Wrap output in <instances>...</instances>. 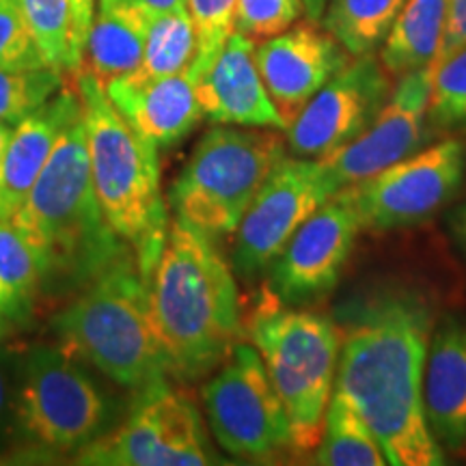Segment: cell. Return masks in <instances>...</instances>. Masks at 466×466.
Masks as SVG:
<instances>
[{"instance_id": "cell-20", "label": "cell", "mask_w": 466, "mask_h": 466, "mask_svg": "<svg viewBox=\"0 0 466 466\" xmlns=\"http://www.w3.org/2000/svg\"><path fill=\"white\" fill-rule=\"evenodd\" d=\"M423 406L441 445H466V324L445 319L430 341L423 376Z\"/></svg>"}, {"instance_id": "cell-39", "label": "cell", "mask_w": 466, "mask_h": 466, "mask_svg": "<svg viewBox=\"0 0 466 466\" xmlns=\"http://www.w3.org/2000/svg\"><path fill=\"white\" fill-rule=\"evenodd\" d=\"M11 134H14V126L7 124V121H0V158H3L5 149H7Z\"/></svg>"}, {"instance_id": "cell-34", "label": "cell", "mask_w": 466, "mask_h": 466, "mask_svg": "<svg viewBox=\"0 0 466 466\" xmlns=\"http://www.w3.org/2000/svg\"><path fill=\"white\" fill-rule=\"evenodd\" d=\"M466 48V0H447V20L442 31V42L430 69Z\"/></svg>"}, {"instance_id": "cell-37", "label": "cell", "mask_w": 466, "mask_h": 466, "mask_svg": "<svg viewBox=\"0 0 466 466\" xmlns=\"http://www.w3.org/2000/svg\"><path fill=\"white\" fill-rule=\"evenodd\" d=\"M302 5H305V14H307L309 20L319 22V20H322L329 0H302Z\"/></svg>"}, {"instance_id": "cell-14", "label": "cell", "mask_w": 466, "mask_h": 466, "mask_svg": "<svg viewBox=\"0 0 466 466\" xmlns=\"http://www.w3.org/2000/svg\"><path fill=\"white\" fill-rule=\"evenodd\" d=\"M391 76L374 55L354 56L319 89L288 130V149L300 158H324L359 138L391 96Z\"/></svg>"}, {"instance_id": "cell-15", "label": "cell", "mask_w": 466, "mask_h": 466, "mask_svg": "<svg viewBox=\"0 0 466 466\" xmlns=\"http://www.w3.org/2000/svg\"><path fill=\"white\" fill-rule=\"evenodd\" d=\"M430 93V67L401 76L374 124L346 147L324 156L322 160L341 188L363 182L421 147L428 137Z\"/></svg>"}, {"instance_id": "cell-8", "label": "cell", "mask_w": 466, "mask_h": 466, "mask_svg": "<svg viewBox=\"0 0 466 466\" xmlns=\"http://www.w3.org/2000/svg\"><path fill=\"white\" fill-rule=\"evenodd\" d=\"M288 156V141L268 127L217 126L195 145L168 190L175 218L218 238L236 233L255 195Z\"/></svg>"}, {"instance_id": "cell-35", "label": "cell", "mask_w": 466, "mask_h": 466, "mask_svg": "<svg viewBox=\"0 0 466 466\" xmlns=\"http://www.w3.org/2000/svg\"><path fill=\"white\" fill-rule=\"evenodd\" d=\"M69 3H72V52L80 72L85 44L89 37L93 17H96V0H69Z\"/></svg>"}, {"instance_id": "cell-28", "label": "cell", "mask_w": 466, "mask_h": 466, "mask_svg": "<svg viewBox=\"0 0 466 466\" xmlns=\"http://www.w3.org/2000/svg\"><path fill=\"white\" fill-rule=\"evenodd\" d=\"M63 80L52 67L0 69V121L17 126L61 91Z\"/></svg>"}, {"instance_id": "cell-6", "label": "cell", "mask_w": 466, "mask_h": 466, "mask_svg": "<svg viewBox=\"0 0 466 466\" xmlns=\"http://www.w3.org/2000/svg\"><path fill=\"white\" fill-rule=\"evenodd\" d=\"M121 408L85 360L61 343L20 352L15 371V441L9 456H78L119 423Z\"/></svg>"}, {"instance_id": "cell-12", "label": "cell", "mask_w": 466, "mask_h": 466, "mask_svg": "<svg viewBox=\"0 0 466 466\" xmlns=\"http://www.w3.org/2000/svg\"><path fill=\"white\" fill-rule=\"evenodd\" d=\"M464 171L466 145L445 138L348 188L365 231H393L439 212L462 186Z\"/></svg>"}, {"instance_id": "cell-18", "label": "cell", "mask_w": 466, "mask_h": 466, "mask_svg": "<svg viewBox=\"0 0 466 466\" xmlns=\"http://www.w3.org/2000/svg\"><path fill=\"white\" fill-rule=\"evenodd\" d=\"M104 91L126 124L158 151L184 141L203 119L190 69L145 83L116 78L104 85Z\"/></svg>"}, {"instance_id": "cell-38", "label": "cell", "mask_w": 466, "mask_h": 466, "mask_svg": "<svg viewBox=\"0 0 466 466\" xmlns=\"http://www.w3.org/2000/svg\"><path fill=\"white\" fill-rule=\"evenodd\" d=\"M15 329H17V324L11 322L5 313H0V346H3V343L7 341L11 335H14Z\"/></svg>"}, {"instance_id": "cell-24", "label": "cell", "mask_w": 466, "mask_h": 466, "mask_svg": "<svg viewBox=\"0 0 466 466\" xmlns=\"http://www.w3.org/2000/svg\"><path fill=\"white\" fill-rule=\"evenodd\" d=\"M406 0H329L319 20L352 56L376 55Z\"/></svg>"}, {"instance_id": "cell-40", "label": "cell", "mask_w": 466, "mask_h": 466, "mask_svg": "<svg viewBox=\"0 0 466 466\" xmlns=\"http://www.w3.org/2000/svg\"><path fill=\"white\" fill-rule=\"evenodd\" d=\"M453 223H456L458 236L462 238L464 244H466V203L456 212V218H453Z\"/></svg>"}, {"instance_id": "cell-17", "label": "cell", "mask_w": 466, "mask_h": 466, "mask_svg": "<svg viewBox=\"0 0 466 466\" xmlns=\"http://www.w3.org/2000/svg\"><path fill=\"white\" fill-rule=\"evenodd\" d=\"M203 116L217 126L268 127L285 132L255 61V42L233 31L212 67L197 80Z\"/></svg>"}, {"instance_id": "cell-3", "label": "cell", "mask_w": 466, "mask_h": 466, "mask_svg": "<svg viewBox=\"0 0 466 466\" xmlns=\"http://www.w3.org/2000/svg\"><path fill=\"white\" fill-rule=\"evenodd\" d=\"M149 299L175 380L209 376L240 343L244 319L233 268L212 238L177 218L168 225Z\"/></svg>"}, {"instance_id": "cell-26", "label": "cell", "mask_w": 466, "mask_h": 466, "mask_svg": "<svg viewBox=\"0 0 466 466\" xmlns=\"http://www.w3.org/2000/svg\"><path fill=\"white\" fill-rule=\"evenodd\" d=\"M39 46L44 63L63 76L78 74L72 52V3L69 0H17Z\"/></svg>"}, {"instance_id": "cell-7", "label": "cell", "mask_w": 466, "mask_h": 466, "mask_svg": "<svg viewBox=\"0 0 466 466\" xmlns=\"http://www.w3.org/2000/svg\"><path fill=\"white\" fill-rule=\"evenodd\" d=\"M247 335L288 410L291 451L313 453L335 389L339 326L324 313L285 307L266 289L247 319Z\"/></svg>"}, {"instance_id": "cell-29", "label": "cell", "mask_w": 466, "mask_h": 466, "mask_svg": "<svg viewBox=\"0 0 466 466\" xmlns=\"http://www.w3.org/2000/svg\"><path fill=\"white\" fill-rule=\"evenodd\" d=\"M238 0H188V14L197 33V56L188 67L195 80L212 67L233 33Z\"/></svg>"}, {"instance_id": "cell-32", "label": "cell", "mask_w": 466, "mask_h": 466, "mask_svg": "<svg viewBox=\"0 0 466 466\" xmlns=\"http://www.w3.org/2000/svg\"><path fill=\"white\" fill-rule=\"evenodd\" d=\"M39 46L17 0H0V69H39Z\"/></svg>"}, {"instance_id": "cell-10", "label": "cell", "mask_w": 466, "mask_h": 466, "mask_svg": "<svg viewBox=\"0 0 466 466\" xmlns=\"http://www.w3.org/2000/svg\"><path fill=\"white\" fill-rule=\"evenodd\" d=\"M201 401L214 439L229 456L275 462L294 453L288 410L250 343H236L201 387Z\"/></svg>"}, {"instance_id": "cell-27", "label": "cell", "mask_w": 466, "mask_h": 466, "mask_svg": "<svg viewBox=\"0 0 466 466\" xmlns=\"http://www.w3.org/2000/svg\"><path fill=\"white\" fill-rule=\"evenodd\" d=\"M0 283L33 318L35 307L42 300L37 261L14 220L3 217H0Z\"/></svg>"}, {"instance_id": "cell-5", "label": "cell", "mask_w": 466, "mask_h": 466, "mask_svg": "<svg viewBox=\"0 0 466 466\" xmlns=\"http://www.w3.org/2000/svg\"><path fill=\"white\" fill-rule=\"evenodd\" d=\"M50 329L56 343L130 393L171 376L154 324L149 283L137 258L110 268L66 300L50 318Z\"/></svg>"}, {"instance_id": "cell-33", "label": "cell", "mask_w": 466, "mask_h": 466, "mask_svg": "<svg viewBox=\"0 0 466 466\" xmlns=\"http://www.w3.org/2000/svg\"><path fill=\"white\" fill-rule=\"evenodd\" d=\"M20 352L0 346V458L9 456L15 441V371Z\"/></svg>"}, {"instance_id": "cell-22", "label": "cell", "mask_w": 466, "mask_h": 466, "mask_svg": "<svg viewBox=\"0 0 466 466\" xmlns=\"http://www.w3.org/2000/svg\"><path fill=\"white\" fill-rule=\"evenodd\" d=\"M447 0H406L380 46V63L391 78L430 67L439 55Z\"/></svg>"}, {"instance_id": "cell-23", "label": "cell", "mask_w": 466, "mask_h": 466, "mask_svg": "<svg viewBox=\"0 0 466 466\" xmlns=\"http://www.w3.org/2000/svg\"><path fill=\"white\" fill-rule=\"evenodd\" d=\"M313 462L322 466H384L387 453L363 421L357 408L335 393L330 395L324 415L322 439H319Z\"/></svg>"}, {"instance_id": "cell-9", "label": "cell", "mask_w": 466, "mask_h": 466, "mask_svg": "<svg viewBox=\"0 0 466 466\" xmlns=\"http://www.w3.org/2000/svg\"><path fill=\"white\" fill-rule=\"evenodd\" d=\"M97 466H201L218 464L199 408L171 376L132 393L126 417L108 434L76 456Z\"/></svg>"}, {"instance_id": "cell-31", "label": "cell", "mask_w": 466, "mask_h": 466, "mask_svg": "<svg viewBox=\"0 0 466 466\" xmlns=\"http://www.w3.org/2000/svg\"><path fill=\"white\" fill-rule=\"evenodd\" d=\"M305 14L302 0H238L233 31L259 44L288 31Z\"/></svg>"}, {"instance_id": "cell-16", "label": "cell", "mask_w": 466, "mask_h": 466, "mask_svg": "<svg viewBox=\"0 0 466 466\" xmlns=\"http://www.w3.org/2000/svg\"><path fill=\"white\" fill-rule=\"evenodd\" d=\"M352 55L319 22H296L255 46L261 80L285 130L322 86L350 66Z\"/></svg>"}, {"instance_id": "cell-30", "label": "cell", "mask_w": 466, "mask_h": 466, "mask_svg": "<svg viewBox=\"0 0 466 466\" xmlns=\"http://www.w3.org/2000/svg\"><path fill=\"white\" fill-rule=\"evenodd\" d=\"M432 72L428 124L447 127L466 126V48L436 66Z\"/></svg>"}, {"instance_id": "cell-13", "label": "cell", "mask_w": 466, "mask_h": 466, "mask_svg": "<svg viewBox=\"0 0 466 466\" xmlns=\"http://www.w3.org/2000/svg\"><path fill=\"white\" fill-rule=\"evenodd\" d=\"M363 231L350 188H341L289 238L268 266V291L285 305L322 299L335 285Z\"/></svg>"}, {"instance_id": "cell-36", "label": "cell", "mask_w": 466, "mask_h": 466, "mask_svg": "<svg viewBox=\"0 0 466 466\" xmlns=\"http://www.w3.org/2000/svg\"><path fill=\"white\" fill-rule=\"evenodd\" d=\"M130 3L137 5V7L141 9L147 17L188 7V0H130Z\"/></svg>"}, {"instance_id": "cell-2", "label": "cell", "mask_w": 466, "mask_h": 466, "mask_svg": "<svg viewBox=\"0 0 466 466\" xmlns=\"http://www.w3.org/2000/svg\"><path fill=\"white\" fill-rule=\"evenodd\" d=\"M14 225L39 268V294L69 300L104 272L137 258L104 217L91 177L83 116L58 137Z\"/></svg>"}, {"instance_id": "cell-4", "label": "cell", "mask_w": 466, "mask_h": 466, "mask_svg": "<svg viewBox=\"0 0 466 466\" xmlns=\"http://www.w3.org/2000/svg\"><path fill=\"white\" fill-rule=\"evenodd\" d=\"M72 78L83 104L97 201L116 236L134 250L141 275L149 283L171 225L160 190L158 147L126 124L91 74L80 69Z\"/></svg>"}, {"instance_id": "cell-41", "label": "cell", "mask_w": 466, "mask_h": 466, "mask_svg": "<svg viewBox=\"0 0 466 466\" xmlns=\"http://www.w3.org/2000/svg\"><path fill=\"white\" fill-rule=\"evenodd\" d=\"M115 3H121V0H100V7H110Z\"/></svg>"}, {"instance_id": "cell-11", "label": "cell", "mask_w": 466, "mask_h": 466, "mask_svg": "<svg viewBox=\"0 0 466 466\" xmlns=\"http://www.w3.org/2000/svg\"><path fill=\"white\" fill-rule=\"evenodd\" d=\"M341 190L322 158H285L268 175L236 229L233 272L244 279L268 270L299 227Z\"/></svg>"}, {"instance_id": "cell-19", "label": "cell", "mask_w": 466, "mask_h": 466, "mask_svg": "<svg viewBox=\"0 0 466 466\" xmlns=\"http://www.w3.org/2000/svg\"><path fill=\"white\" fill-rule=\"evenodd\" d=\"M83 116L78 91L63 86L14 127L7 149L0 158V217L14 220L44 171L63 132Z\"/></svg>"}, {"instance_id": "cell-21", "label": "cell", "mask_w": 466, "mask_h": 466, "mask_svg": "<svg viewBox=\"0 0 466 466\" xmlns=\"http://www.w3.org/2000/svg\"><path fill=\"white\" fill-rule=\"evenodd\" d=\"M149 17L130 0L100 7L85 44L83 66L102 86L141 66Z\"/></svg>"}, {"instance_id": "cell-1", "label": "cell", "mask_w": 466, "mask_h": 466, "mask_svg": "<svg viewBox=\"0 0 466 466\" xmlns=\"http://www.w3.org/2000/svg\"><path fill=\"white\" fill-rule=\"evenodd\" d=\"M335 393L357 408L393 466H441L445 451L425 417L423 376L432 307L410 289L389 288L339 311Z\"/></svg>"}, {"instance_id": "cell-25", "label": "cell", "mask_w": 466, "mask_h": 466, "mask_svg": "<svg viewBox=\"0 0 466 466\" xmlns=\"http://www.w3.org/2000/svg\"><path fill=\"white\" fill-rule=\"evenodd\" d=\"M197 56V33L188 7L149 17L141 66L124 78L145 80L182 74Z\"/></svg>"}]
</instances>
